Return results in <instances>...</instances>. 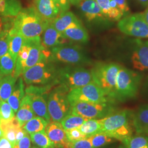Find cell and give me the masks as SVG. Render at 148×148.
<instances>
[{
	"mask_svg": "<svg viewBox=\"0 0 148 148\" xmlns=\"http://www.w3.org/2000/svg\"><path fill=\"white\" fill-rule=\"evenodd\" d=\"M32 147V141L30 134L27 133L26 135L21 140L16 144L13 148H30Z\"/></svg>",
	"mask_w": 148,
	"mask_h": 148,
	"instance_id": "f35d334b",
	"label": "cell"
},
{
	"mask_svg": "<svg viewBox=\"0 0 148 148\" xmlns=\"http://www.w3.org/2000/svg\"><path fill=\"white\" fill-rule=\"evenodd\" d=\"M82 0H69L70 3L73 5H78Z\"/></svg>",
	"mask_w": 148,
	"mask_h": 148,
	"instance_id": "bcb514c9",
	"label": "cell"
},
{
	"mask_svg": "<svg viewBox=\"0 0 148 148\" xmlns=\"http://www.w3.org/2000/svg\"><path fill=\"white\" fill-rule=\"evenodd\" d=\"M122 143L127 148H147L148 137L145 135L137 134L126 139Z\"/></svg>",
	"mask_w": 148,
	"mask_h": 148,
	"instance_id": "f1b7e54d",
	"label": "cell"
},
{
	"mask_svg": "<svg viewBox=\"0 0 148 148\" xmlns=\"http://www.w3.org/2000/svg\"><path fill=\"white\" fill-rule=\"evenodd\" d=\"M131 59L134 69L139 71L148 70V41L144 42L139 39L135 40Z\"/></svg>",
	"mask_w": 148,
	"mask_h": 148,
	"instance_id": "4fadbf2b",
	"label": "cell"
},
{
	"mask_svg": "<svg viewBox=\"0 0 148 148\" xmlns=\"http://www.w3.org/2000/svg\"><path fill=\"white\" fill-rule=\"evenodd\" d=\"M51 58L54 61L72 65L82 64L88 61L81 49L73 46L59 45L52 48Z\"/></svg>",
	"mask_w": 148,
	"mask_h": 148,
	"instance_id": "8fae6325",
	"label": "cell"
},
{
	"mask_svg": "<svg viewBox=\"0 0 148 148\" xmlns=\"http://www.w3.org/2000/svg\"><path fill=\"white\" fill-rule=\"evenodd\" d=\"M67 98L70 104L76 101L106 103L108 101V95L94 82L83 87L70 90L67 94Z\"/></svg>",
	"mask_w": 148,
	"mask_h": 148,
	"instance_id": "5b68a950",
	"label": "cell"
},
{
	"mask_svg": "<svg viewBox=\"0 0 148 148\" xmlns=\"http://www.w3.org/2000/svg\"><path fill=\"white\" fill-rule=\"evenodd\" d=\"M45 132L56 148H69L65 131L59 122H49L46 127Z\"/></svg>",
	"mask_w": 148,
	"mask_h": 148,
	"instance_id": "5bb4252c",
	"label": "cell"
},
{
	"mask_svg": "<svg viewBox=\"0 0 148 148\" xmlns=\"http://www.w3.org/2000/svg\"><path fill=\"white\" fill-rule=\"evenodd\" d=\"M140 4L144 6H148V0H136Z\"/></svg>",
	"mask_w": 148,
	"mask_h": 148,
	"instance_id": "ee69618b",
	"label": "cell"
},
{
	"mask_svg": "<svg viewBox=\"0 0 148 148\" xmlns=\"http://www.w3.org/2000/svg\"><path fill=\"white\" fill-rule=\"evenodd\" d=\"M1 101H1V99H0V105H1Z\"/></svg>",
	"mask_w": 148,
	"mask_h": 148,
	"instance_id": "db71d44e",
	"label": "cell"
},
{
	"mask_svg": "<svg viewBox=\"0 0 148 148\" xmlns=\"http://www.w3.org/2000/svg\"><path fill=\"white\" fill-rule=\"evenodd\" d=\"M33 7L43 19L50 22L62 12L56 0H34Z\"/></svg>",
	"mask_w": 148,
	"mask_h": 148,
	"instance_id": "7c38bea8",
	"label": "cell"
},
{
	"mask_svg": "<svg viewBox=\"0 0 148 148\" xmlns=\"http://www.w3.org/2000/svg\"><path fill=\"white\" fill-rule=\"evenodd\" d=\"M65 133L67 139L69 143H73L87 138L85 134H84L79 131L78 128L65 131Z\"/></svg>",
	"mask_w": 148,
	"mask_h": 148,
	"instance_id": "e575fe53",
	"label": "cell"
},
{
	"mask_svg": "<svg viewBox=\"0 0 148 148\" xmlns=\"http://www.w3.org/2000/svg\"><path fill=\"white\" fill-rule=\"evenodd\" d=\"M1 120L0 119V125H1Z\"/></svg>",
	"mask_w": 148,
	"mask_h": 148,
	"instance_id": "f5cc1de1",
	"label": "cell"
},
{
	"mask_svg": "<svg viewBox=\"0 0 148 148\" xmlns=\"http://www.w3.org/2000/svg\"><path fill=\"white\" fill-rule=\"evenodd\" d=\"M47 103L51 121L60 122L70 113L71 106L64 91L53 90L49 95Z\"/></svg>",
	"mask_w": 148,
	"mask_h": 148,
	"instance_id": "9c48e42d",
	"label": "cell"
},
{
	"mask_svg": "<svg viewBox=\"0 0 148 148\" xmlns=\"http://www.w3.org/2000/svg\"><path fill=\"white\" fill-rule=\"evenodd\" d=\"M30 96L32 110L36 116L44 119L49 123L51 119L48 110L47 103L39 94H27Z\"/></svg>",
	"mask_w": 148,
	"mask_h": 148,
	"instance_id": "ffe728a7",
	"label": "cell"
},
{
	"mask_svg": "<svg viewBox=\"0 0 148 148\" xmlns=\"http://www.w3.org/2000/svg\"><path fill=\"white\" fill-rule=\"evenodd\" d=\"M88 119L78 115L69 114L60 121L62 126L65 131L79 127Z\"/></svg>",
	"mask_w": 148,
	"mask_h": 148,
	"instance_id": "4dcf8cb0",
	"label": "cell"
},
{
	"mask_svg": "<svg viewBox=\"0 0 148 148\" xmlns=\"http://www.w3.org/2000/svg\"><path fill=\"white\" fill-rule=\"evenodd\" d=\"M2 77H3V76H2V75H1V74H0V79H1V78H2Z\"/></svg>",
	"mask_w": 148,
	"mask_h": 148,
	"instance_id": "f907efd6",
	"label": "cell"
},
{
	"mask_svg": "<svg viewBox=\"0 0 148 148\" xmlns=\"http://www.w3.org/2000/svg\"><path fill=\"white\" fill-rule=\"evenodd\" d=\"M79 131L87 138L101 132V123L100 119H88L79 128Z\"/></svg>",
	"mask_w": 148,
	"mask_h": 148,
	"instance_id": "d4e9b609",
	"label": "cell"
},
{
	"mask_svg": "<svg viewBox=\"0 0 148 148\" xmlns=\"http://www.w3.org/2000/svg\"><path fill=\"white\" fill-rule=\"evenodd\" d=\"M18 77L13 74L4 76L0 79V99L7 101L14 88Z\"/></svg>",
	"mask_w": 148,
	"mask_h": 148,
	"instance_id": "cb8c5ba5",
	"label": "cell"
},
{
	"mask_svg": "<svg viewBox=\"0 0 148 148\" xmlns=\"http://www.w3.org/2000/svg\"><path fill=\"white\" fill-rule=\"evenodd\" d=\"M69 148H93L88 138H86L75 142L69 143Z\"/></svg>",
	"mask_w": 148,
	"mask_h": 148,
	"instance_id": "8d00e7d4",
	"label": "cell"
},
{
	"mask_svg": "<svg viewBox=\"0 0 148 148\" xmlns=\"http://www.w3.org/2000/svg\"><path fill=\"white\" fill-rule=\"evenodd\" d=\"M0 148H13V147L5 137H3L0 138Z\"/></svg>",
	"mask_w": 148,
	"mask_h": 148,
	"instance_id": "b9f144b4",
	"label": "cell"
},
{
	"mask_svg": "<svg viewBox=\"0 0 148 148\" xmlns=\"http://www.w3.org/2000/svg\"><path fill=\"white\" fill-rule=\"evenodd\" d=\"M120 68L121 66L117 64H104L91 70L93 82L111 98H115L116 79Z\"/></svg>",
	"mask_w": 148,
	"mask_h": 148,
	"instance_id": "277c9868",
	"label": "cell"
},
{
	"mask_svg": "<svg viewBox=\"0 0 148 148\" xmlns=\"http://www.w3.org/2000/svg\"><path fill=\"white\" fill-rule=\"evenodd\" d=\"M120 31L128 36L137 38H148V25L143 13L127 16L117 24Z\"/></svg>",
	"mask_w": 148,
	"mask_h": 148,
	"instance_id": "ba28073f",
	"label": "cell"
},
{
	"mask_svg": "<svg viewBox=\"0 0 148 148\" xmlns=\"http://www.w3.org/2000/svg\"><path fill=\"white\" fill-rule=\"evenodd\" d=\"M142 77L140 74L121 66L117 75L115 98L127 100L137 95Z\"/></svg>",
	"mask_w": 148,
	"mask_h": 148,
	"instance_id": "3957f363",
	"label": "cell"
},
{
	"mask_svg": "<svg viewBox=\"0 0 148 148\" xmlns=\"http://www.w3.org/2000/svg\"><path fill=\"white\" fill-rule=\"evenodd\" d=\"M119 7V8L121 10L123 14L126 13L130 11V8L128 5L127 0H114Z\"/></svg>",
	"mask_w": 148,
	"mask_h": 148,
	"instance_id": "ab89813d",
	"label": "cell"
},
{
	"mask_svg": "<svg viewBox=\"0 0 148 148\" xmlns=\"http://www.w3.org/2000/svg\"><path fill=\"white\" fill-rule=\"evenodd\" d=\"M110 5L111 7V11L107 18L115 21H119L124 14L123 13L119 8L116 3L114 0L110 1Z\"/></svg>",
	"mask_w": 148,
	"mask_h": 148,
	"instance_id": "d590c367",
	"label": "cell"
},
{
	"mask_svg": "<svg viewBox=\"0 0 148 148\" xmlns=\"http://www.w3.org/2000/svg\"><path fill=\"white\" fill-rule=\"evenodd\" d=\"M35 148V147H34V146H32V147H31V148Z\"/></svg>",
	"mask_w": 148,
	"mask_h": 148,
	"instance_id": "816d5d0a",
	"label": "cell"
},
{
	"mask_svg": "<svg viewBox=\"0 0 148 148\" xmlns=\"http://www.w3.org/2000/svg\"><path fill=\"white\" fill-rule=\"evenodd\" d=\"M55 75V70L48 60H43L22 73L23 79L27 85H45L50 82Z\"/></svg>",
	"mask_w": 148,
	"mask_h": 148,
	"instance_id": "52a82bcc",
	"label": "cell"
},
{
	"mask_svg": "<svg viewBox=\"0 0 148 148\" xmlns=\"http://www.w3.org/2000/svg\"><path fill=\"white\" fill-rule=\"evenodd\" d=\"M131 111L124 110L113 112L101 119V132L122 142L133 136L134 128Z\"/></svg>",
	"mask_w": 148,
	"mask_h": 148,
	"instance_id": "7a4b0ae2",
	"label": "cell"
},
{
	"mask_svg": "<svg viewBox=\"0 0 148 148\" xmlns=\"http://www.w3.org/2000/svg\"><path fill=\"white\" fill-rule=\"evenodd\" d=\"M51 23L43 19L32 6L21 10L16 16L9 34L16 33L25 39H34L41 37L43 32Z\"/></svg>",
	"mask_w": 148,
	"mask_h": 148,
	"instance_id": "6da1fadb",
	"label": "cell"
},
{
	"mask_svg": "<svg viewBox=\"0 0 148 148\" xmlns=\"http://www.w3.org/2000/svg\"></svg>",
	"mask_w": 148,
	"mask_h": 148,
	"instance_id": "11a10c76",
	"label": "cell"
},
{
	"mask_svg": "<svg viewBox=\"0 0 148 148\" xmlns=\"http://www.w3.org/2000/svg\"><path fill=\"white\" fill-rule=\"evenodd\" d=\"M3 21H2V18L0 16V34L2 33L3 31Z\"/></svg>",
	"mask_w": 148,
	"mask_h": 148,
	"instance_id": "7dc6e473",
	"label": "cell"
},
{
	"mask_svg": "<svg viewBox=\"0 0 148 148\" xmlns=\"http://www.w3.org/2000/svg\"><path fill=\"white\" fill-rule=\"evenodd\" d=\"M27 131H26L23 127H21V128L18 130V131L17 132V133H16L15 144L18 143V142H19V141L21 140V139L26 135V134H27ZM15 144H14V145H15Z\"/></svg>",
	"mask_w": 148,
	"mask_h": 148,
	"instance_id": "7bdbcfd3",
	"label": "cell"
},
{
	"mask_svg": "<svg viewBox=\"0 0 148 148\" xmlns=\"http://www.w3.org/2000/svg\"><path fill=\"white\" fill-rule=\"evenodd\" d=\"M4 137V132L3 131V130H2V128L0 127V138Z\"/></svg>",
	"mask_w": 148,
	"mask_h": 148,
	"instance_id": "c3c4849f",
	"label": "cell"
},
{
	"mask_svg": "<svg viewBox=\"0 0 148 148\" xmlns=\"http://www.w3.org/2000/svg\"><path fill=\"white\" fill-rule=\"evenodd\" d=\"M62 35L65 39L76 42L86 43L89 40L88 32L82 24L70 27L64 30Z\"/></svg>",
	"mask_w": 148,
	"mask_h": 148,
	"instance_id": "44dd1931",
	"label": "cell"
},
{
	"mask_svg": "<svg viewBox=\"0 0 148 148\" xmlns=\"http://www.w3.org/2000/svg\"><path fill=\"white\" fill-rule=\"evenodd\" d=\"M78 5L88 21H93L104 16L95 0H82Z\"/></svg>",
	"mask_w": 148,
	"mask_h": 148,
	"instance_id": "d6986e66",
	"label": "cell"
},
{
	"mask_svg": "<svg viewBox=\"0 0 148 148\" xmlns=\"http://www.w3.org/2000/svg\"><path fill=\"white\" fill-rule=\"evenodd\" d=\"M21 5L18 0H0V16L14 18L21 11Z\"/></svg>",
	"mask_w": 148,
	"mask_h": 148,
	"instance_id": "603a6c76",
	"label": "cell"
},
{
	"mask_svg": "<svg viewBox=\"0 0 148 148\" xmlns=\"http://www.w3.org/2000/svg\"><path fill=\"white\" fill-rule=\"evenodd\" d=\"M144 14V16L145 18V20L147 22V24L148 25V8L146 9V10L144 12V13H143Z\"/></svg>",
	"mask_w": 148,
	"mask_h": 148,
	"instance_id": "f6af8a7d",
	"label": "cell"
},
{
	"mask_svg": "<svg viewBox=\"0 0 148 148\" xmlns=\"http://www.w3.org/2000/svg\"><path fill=\"white\" fill-rule=\"evenodd\" d=\"M60 5L62 12L68 11L70 7L69 0H56Z\"/></svg>",
	"mask_w": 148,
	"mask_h": 148,
	"instance_id": "60d3db41",
	"label": "cell"
},
{
	"mask_svg": "<svg viewBox=\"0 0 148 148\" xmlns=\"http://www.w3.org/2000/svg\"><path fill=\"white\" fill-rule=\"evenodd\" d=\"M59 74L60 81L70 90L93 82L92 71L83 68H66Z\"/></svg>",
	"mask_w": 148,
	"mask_h": 148,
	"instance_id": "30bf717a",
	"label": "cell"
},
{
	"mask_svg": "<svg viewBox=\"0 0 148 148\" xmlns=\"http://www.w3.org/2000/svg\"></svg>",
	"mask_w": 148,
	"mask_h": 148,
	"instance_id": "9f6ffc18",
	"label": "cell"
},
{
	"mask_svg": "<svg viewBox=\"0 0 148 148\" xmlns=\"http://www.w3.org/2000/svg\"><path fill=\"white\" fill-rule=\"evenodd\" d=\"M118 148H127L124 145H120L119 147Z\"/></svg>",
	"mask_w": 148,
	"mask_h": 148,
	"instance_id": "681fc988",
	"label": "cell"
},
{
	"mask_svg": "<svg viewBox=\"0 0 148 148\" xmlns=\"http://www.w3.org/2000/svg\"><path fill=\"white\" fill-rule=\"evenodd\" d=\"M24 95V84L23 78L20 77L18 80L16 81L13 92L7 101L15 113L19 109L21 103Z\"/></svg>",
	"mask_w": 148,
	"mask_h": 148,
	"instance_id": "7402d4cb",
	"label": "cell"
},
{
	"mask_svg": "<svg viewBox=\"0 0 148 148\" xmlns=\"http://www.w3.org/2000/svg\"><path fill=\"white\" fill-rule=\"evenodd\" d=\"M70 113L87 119H102L114 112V108L107 103L76 101L70 104Z\"/></svg>",
	"mask_w": 148,
	"mask_h": 148,
	"instance_id": "8992f818",
	"label": "cell"
},
{
	"mask_svg": "<svg viewBox=\"0 0 148 148\" xmlns=\"http://www.w3.org/2000/svg\"><path fill=\"white\" fill-rule=\"evenodd\" d=\"M9 32L3 30L0 34V58L8 52L10 36Z\"/></svg>",
	"mask_w": 148,
	"mask_h": 148,
	"instance_id": "836d02e7",
	"label": "cell"
},
{
	"mask_svg": "<svg viewBox=\"0 0 148 148\" xmlns=\"http://www.w3.org/2000/svg\"><path fill=\"white\" fill-rule=\"evenodd\" d=\"M99 7L101 11L104 16L108 17L110 12L111 11V6L110 5V0H95Z\"/></svg>",
	"mask_w": 148,
	"mask_h": 148,
	"instance_id": "74e56055",
	"label": "cell"
},
{
	"mask_svg": "<svg viewBox=\"0 0 148 148\" xmlns=\"http://www.w3.org/2000/svg\"><path fill=\"white\" fill-rule=\"evenodd\" d=\"M41 44L46 49L54 47L65 41L62 33L58 32L51 23L43 32Z\"/></svg>",
	"mask_w": 148,
	"mask_h": 148,
	"instance_id": "e0dca14e",
	"label": "cell"
},
{
	"mask_svg": "<svg viewBox=\"0 0 148 148\" xmlns=\"http://www.w3.org/2000/svg\"><path fill=\"white\" fill-rule=\"evenodd\" d=\"M88 138L93 148H101L116 140L103 132L98 133Z\"/></svg>",
	"mask_w": 148,
	"mask_h": 148,
	"instance_id": "1f68e13d",
	"label": "cell"
},
{
	"mask_svg": "<svg viewBox=\"0 0 148 148\" xmlns=\"http://www.w3.org/2000/svg\"><path fill=\"white\" fill-rule=\"evenodd\" d=\"M51 24L60 33H62L70 27L82 24L74 13L69 11L62 12L51 22Z\"/></svg>",
	"mask_w": 148,
	"mask_h": 148,
	"instance_id": "2e32d148",
	"label": "cell"
},
{
	"mask_svg": "<svg viewBox=\"0 0 148 148\" xmlns=\"http://www.w3.org/2000/svg\"><path fill=\"white\" fill-rule=\"evenodd\" d=\"M8 52L13 59L16 61L19 53L24 43L25 38L19 34H10Z\"/></svg>",
	"mask_w": 148,
	"mask_h": 148,
	"instance_id": "4316f807",
	"label": "cell"
},
{
	"mask_svg": "<svg viewBox=\"0 0 148 148\" xmlns=\"http://www.w3.org/2000/svg\"><path fill=\"white\" fill-rule=\"evenodd\" d=\"M16 62L8 52L0 58V74L2 76L12 74L16 67Z\"/></svg>",
	"mask_w": 148,
	"mask_h": 148,
	"instance_id": "f546056e",
	"label": "cell"
},
{
	"mask_svg": "<svg viewBox=\"0 0 148 148\" xmlns=\"http://www.w3.org/2000/svg\"><path fill=\"white\" fill-rule=\"evenodd\" d=\"M132 124L137 134L148 135V105L141 106L132 114Z\"/></svg>",
	"mask_w": 148,
	"mask_h": 148,
	"instance_id": "9a60e30c",
	"label": "cell"
},
{
	"mask_svg": "<svg viewBox=\"0 0 148 148\" xmlns=\"http://www.w3.org/2000/svg\"><path fill=\"white\" fill-rule=\"evenodd\" d=\"M48 124L44 119L36 116L26 123L23 128L30 134L45 131Z\"/></svg>",
	"mask_w": 148,
	"mask_h": 148,
	"instance_id": "83f0119b",
	"label": "cell"
},
{
	"mask_svg": "<svg viewBox=\"0 0 148 148\" xmlns=\"http://www.w3.org/2000/svg\"><path fill=\"white\" fill-rule=\"evenodd\" d=\"M36 116L32 110L31 98L29 95H26L23 98L20 106L16 112V119L21 127L34 117Z\"/></svg>",
	"mask_w": 148,
	"mask_h": 148,
	"instance_id": "ac0fdd59",
	"label": "cell"
},
{
	"mask_svg": "<svg viewBox=\"0 0 148 148\" xmlns=\"http://www.w3.org/2000/svg\"><path fill=\"white\" fill-rule=\"evenodd\" d=\"M15 117V112L7 101H2L0 105V119L1 121L7 122Z\"/></svg>",
	"mask_w": 148,
	"mask_h": 148,
	"instance_id": "d6a6232c",
	"label": "cell"
},
{
	"mask_svg": "<svg viewBox=\"0 0 148 148\" xmlns=\"http://www.w3.org/2000/svg\"><path fill=\"white\" fill-rule=\"evenodd\" d=\"M30 136L32 146H34L35 148H55L53 143L48 137L45 130L30 134Z\"/></svg>",
	"mask_w": 148,
	"mask_h": 148,
	"instance_id": "484cf974",
	"label": "cell"
}]
</instances>
